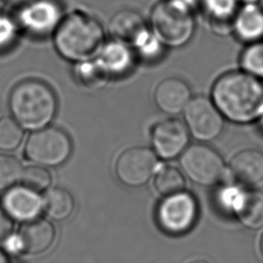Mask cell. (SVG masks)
<instances>
[{"mask_svg":"<svg viewBox=\"0 0 263 263\" xmlns=\"http://www.w3.org/2000/svg\"><path fill=\"white\" fill-rule=\"evenodd\" d=\"M212 101L223 117L246 124L263 117V82L243 70L220 75L211 90Z\"/></svg>","mask_w":263,"mask_h":263,"instance_id":"1","label":"cell"},{"mask_svg":"<svg viewBox=\"0 0 263 263\" xmlns=\"http://www.w3.org/2000/svg\"><path fill=\"white\" fill-rule=\"evenodd\" d=\"M52 36L58 53L73 63L95 59L105 43L100 21L78 9L64 14Z\"/></svg>","mask_w":263,"mask_h":263,"instance_id":"2","label":"cell"},{"mask_svg":"<svg viewBox=\"0 0 263 263\" xmlns=\"http://www.w3.org/2000/svg\"><path fill=\"white\" fill-rule=\"evenodd\" d=\"M13 117L24 129L36 130L49 125L54 118L58 101L51 87L42 80L29 78L16 83L8 99Z\"/></svg>","mask_w":263,"mask_h":263,"instance_id":"3","label":"cell"},{"mask_svg":"<svg viewBox=\"0 0 263 263\" xmlns=\"http://www.w3.org/2000/svg\"><path fill=\"white\" fill-rule=\"evenodd\" d=\"M152 32L166 47H181L189 42L195 30L190 9L173 0H160L151 9Z\"/></svg>","mask_w":263,"mask_h":263,"instance_id":"4","label":"cell"},{"mask_svg":"<svg viewBox=\"0 0 263 263\" xmlns=\"http://www.w3.org/2000/svg\"><path fill=\"white\" fill-rule=\"evenodd\" d=\"M24 153L30 161L38 165L58 166L70 157L72 141L63 128L46 125L30 134Z\"/></svg>","mask_w":263,"mask_h":263,"instance_id":"5","label":"cell"},{"mask_svg":"<svg viewBox=\"0 0 263 263\" xmlns=\"http://www.w3.org/2000/svg\"><path fill=\"white\" fill-rule=\"evenodd\" d=\"M179 162L187 178L201 186L216 185L227 171L222 156L204 144L188 146L180 155Z\"/></svg>","mask_w":263,"mask_h":263,"instance_id":"6","label":"cell"},{"mask_svg":"<svg viewBox=\"0 0 263 263\" xmlns=\"http://www.w3.org/2000/svg\"><path fill=\"white\" fill-rule=\"evenodd\" d=\"M198 205L194 196L181 191L164 198L156 209V221L162 231L180 235L189 231L195 224Z\"/></svg>","mask_w":263,"mask_h":263,"instance_id":"7","label":"cell"},{"mask_svg":"<svg viewBox=\"0 0 263 263\" xmlns=\"http://www.w3.org/2000/svg\"><path fill=\"white\" fill-rule=\"evenodd\" d=\"M183 112L189 134L198 141H213L223 130L225 118L211 98L192 97Z\"/></svg>","mask_w":263,"mask_h":263,"instance_id":"8","label":"cell"},{"mask_svg":"<svg viewBox=\"0 0 263 263\" xmlns=\"http://www.w3.org/2000/svg\"><path fill=\"white\" fill-rule=\"evenodd\" d=\"M157 165V155L152 149L135 146L121 152L114 170L123 185L136 188L145 185L152 178Z\"/></svg>","mask_w":263,"mask_h":263,"instance_id":"9","label":"cell"},{"mask_svg":"<svg viewBox=\"0 0 263 263\" xmlns=\"http://www.w3.org/2000/svg\"><path fill=\"white\" fill-rule=\"evenodd\" d=\"M63 16V8L57 0H32L22 5L16 21L28 33L44 36L54 32Z\"/></svg>","mask_w":263,"mask_h":263,"instance_id":"10","label":"cell"},{"mask_svg":"<svg viewBox=\"0 0 263 263\" xmlns=\"http://www.w3.org/2000/svg\"><path fill=\"white\" fill-rule=\"evenodd\" d=\"M189 137L190 134L185 122L175 117L162 119L151 128L153 151L165 160L180 156L188 147Z\"/></svg>","mask_w":263,"mask_h":263,"instance_id":"11","label":"cell"},{"mask_svg":"<svg viewBox=\"0 0 263 263\" xmlns=\"http://www.w3.org/2000/svg\"><path fill=\"white\" fill-rule=\"evenodd\" d=\"M55 228L45 219L26 221L20 228L16 236H11L4 245L11 252H22L37 255L47 251L54 242Z\"/></svg>","mask_w":263,"mask_h":263,"instance_id":"12","label":"cell"},{"mask_svg":"<svg viewBox=\"0 0 263 263\" xmlns=\"http://www.w3.org/2000/svg\"><path fill=\"white\" fill-rule=\"evenodd\" d=\"M192 97L188 83L179 77H168L161 80L153 92L156 107L168 115L183 112Z\"/></svg>","mask_w":263,"mask_h":263,"instance_id":"13","label":"cell"},{"mask_svg":"<svg viewBox=\"0 0 263 263\" xmlns=\"http://www.w3.org/2000/svg\"><path fill=\"white\" fill-rule=\"evenodd\" d=\"M3 210L18 221L36 219L43 209L42 198L37 192L24 186L11 187L6 190L2 198Z\"/></svg>","mask_w":263,"mask_h":263,"instance_id":"14","label":"cell"},{"mask_svg":"<svg viewBox=\"0 0 263 263\" xmlns=\"http://www.w3.org/2000/svg\"><path fill=\"white\" fill-rule=\"evenodd\" d=\"M232 178L241 185L254 186L263 181V152L245 149L232 156L228 164Z\"/></svg>","mask_w":263,"mask_h":263,"instance_id":"15","label":"cell"},{"mask_svg":"<svg viewBox=\"0 0 263 263\" xmlns=\"http://www.w3.org/2000/svg\"><path fill=\"white\" fill-rule=\"evenodd\" d=\"M136 57L129 44L112 38L105 41L96 59L110 76H120L132 70Z\"/></svg>","mask_w":263,"mask_h":263,"instance_id":"16","label":"cell"},{"mask_svg":"<svg viewBox=\"0 0 263 263\" xmlns=\"http://www.w3.org/2000/svg\"><path fill=\"white\" fill-rule=\"evenodd\" d=\"M231 208L238 221L250 229L263 227V192L245 190L231 197Z\"/></svg>","mask_w":263,"mask_h":263,"instance_id":"17","label":"cell"},{"mask_svg":"<svg viewBox=\"0 0 263 263\" xmlns=\"http://www.w3.org/2000/svg\"><path fill=\"white\" fill-rule=\"evenodd\" d=\"M236 37L247 43L263 38V7L256 2H248L239 8L232 21Z\"/></svg>","mask_w":263,"mask_h":263,"instance_id":"18","label":"cell"},{"mask_svg":"<svg viewBox=\"0 0 263 263\" xmlns=\"http://www.w3.org/2000/svg\"><path fill=\"white\" fill-rule=\"evenodd\" d=\"M148 28L144 17L135 9L123 8L116 11L110 18L109 32L112 38L129 45Z\"/></svg>","mask_w":263,"mask_h":263,"instance_id":"19","label":"cell"},{"mask_svg":"<svg viewBox=\"0 0 263 263\" xmlns=\"http://www.w3.org/2000/svg\"><path fill=\"white\" fill-rule=\"evenodd\" d=\"M42 201L45 213L54 221L66 220L72 215L75 208L72 194L62 187L47 189Z\"/></svg>","mask_w":263,"mask_h":263,"instance_id":"20","label":"cell"},{"mask_svg":"<svg viewBox=\"0 0 263 263\" xmlns=\"http://www.w3.org/2000/svg\"><path fill=\"white\" fill-rule=\"evenodd\" d=\"M73 73L76 80L88 88L104 86L110 77L96 58L75 63Z\"/></svg>","mask_w":263,"mask_h":263,"instance_id":"21","label":"cell"},{"mask_svg":"<svg viewBox=\"0 0 263 263\" xmlns=\"http://www.w3.org/2000/svg\"><path fill=\"white\" fill-rule=\"evenodd\" d=\"M202 9L214 28H223L236 13V0H201Z\"/></svg>","mask_w":263,"mask_h":263,"instance_id":"22","label":"cell"},{"mask_svg":"<svg viewBox=\"0 0 263 263\" xmlns=\"http://www.w3.org/2000/svg\"><path fill=\"white\" fill-rule=\"evenodd\" d=\"M186 182L182 172L175 166H164L159 170L154 179V187L163 196L184 191Z\"/></svg>","mask_w":263,"mask_h":263,"instance_id":"23","label":"cell"},{"mask_svg":"<svg viewBox=\"0 0 263 263\" xmlns=\"http://www.w3.org/2000/svg\"><path fill=\"white\" fill-rule=\"evenodd\" d=\"M130 46L136 55L145 61L157 60L165 47L149 28L144 30Z\"/></svg>","mask_w":263,"mask_h":263,"instance_id":"24","label":"cell"},{"mask_svg":"<svg viewBox=\"0 0 263 263\" xmlns=\"http://www.w3.org/2000/svg\"><path fill=\"white\" fill-rule=\"evenodd\" d=\"M24 128L13 117L0 118V150H15L23 142Z\"/></svg>","mask_w":263,"mask_h":263,"instance_id":"25","label":"cell"},{"mask_svg":"<svg viewBox=\"0 0 263 263\" xmlns=\"http://www.w3.org/2000/svg\"><path fill=\"white\" fill-rule=\"evenodd\" d=\"M24 167L13 155L0 153V191L13 187L21 181Z\"/></svg>","mask_w":263,"mask_h":263,"instance_id":"26","label":"cell"},{"mask_svg":"<svg viewBox=\"0 0 263 263\" xmlns=\"http://www.w3.org/2000/svg\"><path fill=\"white\" fill-rule=\"evenodd\" d=\"M240 67L247 73L263 78V41L249 43L241 52Z\"/></svg>","mask_w":263,"mask_h":263,"instance_id":"27","label":"cell"},{"mask_svg":"<svg viewBox=\"0 0 263 263\" xmlns=\"http://www.w3.org/2000/svg\"><path fill=\"white\" fill-rule=\"evenodd\" d=\"M22 185L35 192L48 189L51 183V174L42 165H31L24 168L21 181Z\"/></svg>","mask_w":263,"mask_h":263,"instance_id":"28","label":"cell"},{"mask_svg":"<svg viewBox=\"0 0 263 263\" xmlns=\"http://www.w3.org/2000/svg\"><path fill=\"white\" fill-rule=\"evenodd\" d=\"M20 29L16 18L0 13V51L9 48L15 42Z\"/></svg>","mask_w":263,"mask_h":263,"instance_id":"29","label":"cell"},{"mask_svg":"<svg viewBox=\"0 0 263 263\" xmlns=\"http://www.w3.org/2000/svg\"><path fill=\"white\" fill-rule=\"evenodd\" d=\"M12 218L2 209H0V245H5L12 236L13 232Z\"/></svg>","mask_w":263,"mask_h":263,"instance_id":"30","label":"cell"},{"mask_svg":"<svg viewBox=\"0 0 263 263\" xmlns=\"http://www.w3.org/2000/svg\"><path fill=\"white\" fill-rule=\"evenodd\" d=\"M173 1H175L176 3L182 5V6L188 8L190 10H192V7L195 5L197 0H173Z\"/></svg>","mask_w":263,"mask_h":263,"instance_id":"31","label":"cell"},{"mask_svg":"<svg viewBox=\"0 0 263 263\" xmlns=\"http://www.w3.org/2000/svg\"><path fill=\"white\" fill-rule=\"evenodd\" d=\"M8 2L10 3H13V4H17V5H23V4H26L32 0H7Z\"/></svg>","mask_w":263,"mask_h":263,"instance_id":"32","label":"cell"},{"mask_svg":"<svg viewBox=\"0 0 263 263\" xmlns=\"http://www.w3.org/2000/svg\"><path fill=\"white\" fill-rule=\"evenodd\" d=\"M0 263H9L6 255L0 250Z\"/></svg>","mask_w":263,"mask_h":263,"instance_id":"33","label":"cell"},{"mask_svg":"<svg viewBox=\"0 0 263 263\" xmlns=\"http://www.w3.org/2000/svg\"><path fill=\"white\" fill-rule=\"evenodd\" d=\"M259 248H260L261 254H262V256H263V233H262L261 238H260V245H259Z\"/></svg>","mask_w":263,"mask_h":263,"instance_id":"34","label":"cell"},{"mask_svg":"<svg viewBox=\"0 0 263 263\" xmlns=\"http://www.w3.org/2000/svg\"><path fill=\"white\" fill-rule=\"evenodd\" d=\"M189 263H209V262L205 261V260H194V261H191Z\"/></svg>","mask_w":263,"mask_h":263,"instance_id":"35","label":"cell"},{"mask_svg":"<svg viewBox=\"0 0 263 263\" xmlns=\"http://www.w3.org/2000/svg\"><path fill=\"white\" fill-rule=\"evenodd\" d=\"M242 1H245L246 3H248V2H256V1H258V0H242Z\"/></svg>","mask_w":263,"mask_h":263,"instance_id":"36","label":"cell"}]
</instances>
